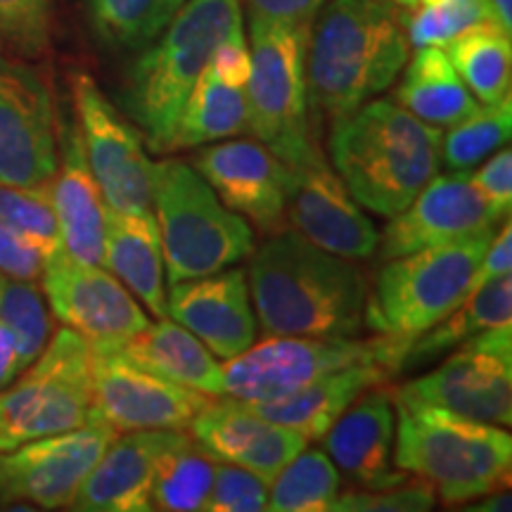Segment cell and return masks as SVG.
<instances>
[{
	"label": "cell",
	"instance_id": "39",
	"mask_svg": "<svg viewBox=\"0 0 512 512\" xmlns=\"http://www.w3.org/2000/svg\"><path fill=\"white\" fill-rule=\"evenodd\" d=\"M0 221L8 226L34 235V238L60 247V230L46 185H5L0 183Z\"/></svg>",
	"mask_w": 512,
	"mask_h": 512
},
{
	"label": "cell",
	"instance_id": "18",
	"mask_svg": "<svg viewBox=\"0 0 512 512\" xmlns=\"http://www.w3.org/2000/svg\"><path fill=\"white\" fill-rule=\"evenodd\" d=\"M216 197L264 233L283 230L292 169L259 140L226 138L207 145L192 159Z\"/></svg>",
	"mask_w": 512,
	"mask_h": 512
},
{
	"label": "cell",
	"instance_id": "7",
	"mask_svg": "<svg viewBox=\"0 0 512 512\" xmlns=\"http://www.w3.org/2000/svg\"><path fill=\"white\" fill-rule=\"evenodd\" d=\"M496 230L387 259L368 294V328L377 335L418 337L444 320L472 292V278Z\"/></svg>",
	"mask_w": 512,
	"mask_h": 512
},
{
	"label": "cell",
	"instance_id": "16",
	"mask_svg": "<svg viewBox=\"0 0 512 512\" xmlns=\"http://www.w3.org/2000/svg\"><path fill=\"white\" fill-rule=\"evenodd\" d=\"M91 373L93 418L110 422L117 432H185L211 401L219 399L140 368L119 349L93 351Z\"/></svg>",
	"mask_w": 512,
	"mask_h": 512
},
{
	"label": "cell",
	"instance_id": "8",
	"mask_svg": "<svg viewBox=\"0 0 512 512\" xmlns=\"http://www.w3.org/2000/svg\"><path fill=\"white\" fill-rule=\"evenodd\" d=\"M311 27L249 17L247 128L287 166L316 143L306 79Z\"/></svg>",
	"mask_w": 512,
	"mask_h": 512
},
{
	"label": "cell",
	"instance_id": "32",
	"mask_svg": "<svg viewBox=\"0 0 512 512\" xmlns=\"http://www.w3.org/2000/svg\"><path fill=\"white\" fill-rule=\"evenodd\" d=\"M185 3L188 0H86V10L102 46L143 50Z\"/></svg>",
	"mask_w": 512,
	"mask_h": 512
},
{
	"label": "cell",
	"instance_id": "20",
	"mask_svg": "<svg viewBox=\"0 0 512 512\" xmlns=\"http://www.w3.org/2000/svg\"><path fill=\"white\" fill-rule=\"evenodd\" d=\"M188 430L211 460L245 467L266 484L309 444L299 432L261 418L249 403L230 396L211 401Z\"/></svg>",
	"mask_w": 512,
	"mask_h": 512
},
{
	"label": "cell",
	"instance_id": "47",
	"mask_svg": "<svg viewBox=\"0 0 512 512\" xmlns=\"http://www.w3.org/2000/svg\"><path fill=\"white\" fill-rule=\"evenodd\" d=\"M484 501H482V505H470V508L467 510H479V512H491V510H496V512H508L510 510V494L508 491H494V494H489V496H482Z\"/></svg>",
	"mask_w": 512,
	"mask_h": 512
},
{
	"label": "cell",
	"instance_id": "33",
	"mask_svg": "<svg viewBox=\"0 0 512 512\" xmlns=\"http://www.w3.org/2000/svg\"><path fill=\"white\" fill-rule=\"evenodd\" d=\"M216 460H211L190 434L176 441L164 453L152 482V510L192 512L204 510L211 484H214Z\"/></svg>",
	"mask_w": 512,
	"mask_h": 512
},
{
	"label": "cell",
	"instance_id": "9",
	"mask_svg": "<svg viewBox=\"0 0 512 512\" xmlns=\"http://www.w3.org/2000/svg\"><path fill=\"white\" fill-rule=\"evenodd\" d=\"M413 337H283L268 339L228 358L223 370V396L245 403L287 396L320 377L356 363H377L403 373Z\"/></svg>",
	"mask_w": 512,
	"mask_h": 512
},
{
	"label": "cell",
	"instance_id": "29",
	"mask_svg": "<svg viewBox=\"0 0 512 512\" xmlns=\"http://www.w3.org/2000/svg\"><path fill=\"white\" fill-rule=\"evenodd\" d=\"M512 325V278L498 275L475 287L456 309L430 330L413 337L408 347L406 361H403V373L418 368L422 363L432 361L434 356L458 347L465 339L475 337L477 332L503 328Z\"/></svg>",
	"mask_w": 512,
	"mask_h": 512
},
{
	"label": "cell",
	"instance_id": "48",
	"mask_svg": "<svg viewBox=\"0 0 512 512\" xmlns=\"http://www.w3.org/2000/svg\"><path fill=\"white\" fill-rule=\"evenodd\" d=\"M498 19L508 31H512V0H491Z\"/></svg>",
	"mask_w": 512,
	"mask_h": 512
},
{
	"label": "cell",
	"instance_id": "1",
	"mask_svg": "<svg viewBox=\"0 0 512 512\" xmlns=\"http://www.w3.org/2000/svg\"><path fill=\"white\" fill-rule=\"evenodd\" d=\"M249 256V297L268 335L356 337L363 330L370 290L349 259L297 230H278Z\"/></svg>",
	"mask_w": 512,
	"mask_h": 512
},
{
	"label": "cell",
	"instance_id": "24",
	"mask_svg": "<svg viewBox=\"0 0 512 512\" xmlns=\"http://www.w3.org/2000/svg\"><path fill=\"white\" fill-rule=\"evenodd\" d=\"M323 439L332 463L356 486L389 489L411 479L392 465L394 401L382 384L358 396Z\"/></svg>",
	"mask_w": 512,
	"mask_h": 512
},
{
	"label": "cell",
	"instance_id": "41",
	"mask_svg": "<svg viewBox=\"0 0 512 512\" xmlns=\"http://www.w3.org/2000/svg\"><path fill=\"white\" fill-rule=\"evenodd\" d=\"M268 505V484L245 467L216 463L214 484L204 503L207 512H261Z\"/></svg>",
	"mask_w": 512,
	"mask_h": 512
},
{
	"label": "cell",
	"instance_id": "15",
	"mask_svg": "<svg viewBox=\"0 0 512 512\" xmlns=\"http://www.w3.org/2000/svg\"><path fill=\"white\" fill-rule=\"evenodd\" d=\"M57 171V114L29 60L0 53V183L46 185Z\"/></svg>",
	"mask_w": 512,
	"mask_h": 512
},
{
	"label": "cell",
	"instance_id": "3",
	"mask_svg": "<svg viewBox=\"0 0 512 512\" xmlns=\"http://www.w3.org/2000/svg\"><path fill=\"white\" fill-rule=\"evenodd\" d=\"M441 131L399 102L373 100L332 121L330 159L354 200L392 219L439 174Z\"/></svg>",
	"mask_w": 512,
	"mask_h": 512
},
{
	"label": "cell",
	"instance_id": "13",
	"mask_svg": "<svg viewBox=\"0 0 512 512\" xmlns=\"http://www.w3.org/2000/svg\"><path fill=\"white\" fill-rule=\"evenodd\" d=\"M117 437L119 432L110 422L91 418L76 430L0 451V503H31L43 510L69 508L83 479Z\"/></svg>",
	"mask_w": 512,
	"mask_h": 512
},
{
	"label": "cell",
	"instance_id": "12",
	"mask_svg": "<svg viewBox=\"0 0 512 512\" xmlns=\"http://www.w3.org/2000/svg\"><path fill=\"white\" fill-rule=\"evenodd\" d=\"M74 121L107 207L114 211L152 209V162L143 133L100 91L91 74H72Z\"/></svg>",
	"mask_w": 512,
	"mask_h": 512
},
{
	"label": "cell",
	"instance_id": "49",
	"mask_svg": "<svg viewBox=\"0 0 512 512\" xmlns=\"http://www.w3.org/2000/svg\"><path fill=\"white\" fill-rule=\"evenodd\" d=\"M394 3L403 10H411V8H415V5H418V0H394Z\"/></svg>",
	"mask_w": 512,
	"mask_h": 512
},
{
	"label": "cell",
	"instance_id": "37",
	"mask_svg": "<svg viewBox=\"0 0 512 512\" xmlns=\"http://www.w3.org/2000/svg\"><path fill=\"white\" fill-rule=\"evenodd\" d=\"M484 22H501L491 0H453L420 8L415 5L403 15V29L413 48H444L458 34Z\"/></svg>",
	"mask_w": 512,
	"mask_h": 512
},
{
	"label": "cell",
	"instance_id": "38",
	"mask_svg": "<svg viewBox=\"0 0 512 512\" xmlns=\"http://www.w3.org/2000/svg\"><path fill=\"white\" fill-rule=\"evenodd\" d=\"M53 36V0H0V53L38 60Z\"/></svg>",
	"mask_w": 512,
	"mask_h": 512
},
{
	"label": "cell",
	"instance_id": "31",
	"mask_svg": "<svg viewBox=\"0 0 512 512\" xmlns=\"http://www.w3.org/2000/svg\"><path fill=\"white\" fill-rule=\"evenodd\" d=\"M448 55L477 102L494 105L510 98L512 41L501 22H484L448 41Z\"/></svg>",
	"mask_w": 512,
	"mask_h": 512
},
{
	"label": "cell",
	"instance_id": "14",
	"mask_svg": "<svg viewBox=\"0 0 512 512\" xmlns=\"http://www.w3.org/2000/svg\"><path fill=\"white\" fill-rule=\"evenodd\" d=\"M41 287L53 316L93 351L124 347L150 325L138 299L107 268L72 259L62 249L43 268Z\"/></svg>",
	"mask_w": 512,
	"mask_h": 512
},
{
	"label": "cell",
	"instance_id": "4",
	"mask_svg": "<svg viewBox=\"0 0 512 512\" xmlns=\"http://www.w3.org/2000/svg\"><path fill=\"white\" fill-rule=\"evenodd\" d=\"M242 31V0H188L128 69L119 100L152 152H171L185 100L216 48Z\"/></svg>",
	"mask_w": 512,
	"mask_h": 512
},
{
	"label": "cell",
	"instance_id": "50",
	"mask_svg": "<svg viewBox=\"0 0 512 512\" xmlns=\"http://www.w3.org/2000/svg\"><path fill=\"white\" fill-rule=\"evenodd\" d=\"M422 5H434V3H453V0H418Z\"/></svg>",
	"mask_w": 512,
	"mask_h": 512
},
{
	"label": "cell",
	"instance_id": "34",
	"mask_svg": "<svg viewBox=\"0 0 512 512\" xmlns=\"http://www.w3.org/2000/svg\"><path fill=\"white\" fill-rule=\"evenodd\" d=\"M268 491L266 510L273 512H325L332 508L342 489V475L330 456L318 448L299 451Z\"/></svg>",
	"mask_w": 512,
	"mask_h": 512
},
{
	"label": "cell",
	"instance_id": "22",
	"mask_svg": "<svg viewBox=\"0 0 512 512\" xmlns=\"http://www.w3.org/2000/svg\"><path fill=\"white\" fill-rule=\"evenodd\" d=\"M50 197L60 230V249L72 259L102 266L107 202L95 181L74 119H57V171Z\"/></svg>",
	"mask_w": 512,
	"mask_h": 512
},
{
	"label": "cell",
	"instance_id": "6",
	"mask_svg": "<svg viewBox=\"0 0 512 512\" xmlns=\"http://www.w3.org/2000/svg\"><path fill=\"white\" fill-rule=\"evenodd\" d=\"M152 211L169 283L202 278L254 252V230L181 159L152 162Z\"/></svg>",
	"mask_w": 512,
	"mask_h": 512
},
{
	"label": "cell",
	"instance_id": "10",
	"mask_svg": "<svg viewBox=\"0 0 512 512\" xmlns=\"http://www.w3.org/2000/svg\"><path fill=\"white\" fill-rule=\"evenodd\" d=\"M93 351L74 330H57L46 349L0 389V451L76 430L93 418Z\"/></svg>",
	"mask_w": 512,
	"mask_h": 512
},
{
	"label": "cell",
	"instance_id": "40",
	"mask_svg": "<svg viewBox=\"0 0 512 512\" xmlns=\"http://www.w3.org/2000/svg\"><path fill=\"white\" fill-rule=\"evenodd\" d=\"M437 491L422 479H408L399 486L339 494L330 510L337 512H422L432 510Z\"/></svg>",
	"mask_w": 512,
	"mask_h": 512
},
{
	"label": "cell",
	"instance_id": "28",
	"mask_svg": "<svg viewBox=\"0 0 512 512\" xmlns=\"http://www.w3.org/2000/svg\"><path fill=\"white\" fill-rule=\"evenodd\" d=\"M396 102L425 124L448 128L477 110V98L441 48H418L396 88Z\"/></svg>",
	"mask_w": 512,
	"mask_h": 512
},
{
	"label": "cell",
	"instance_id": "44",
	"mask_svg": "<svg viewBox=\"0 0 512 512\" xmlns=\"http://www.w3.org/2000/svg\"><path fill=\"white\" fill-rule=\"evenodd\" d=\"M209 67L214 69V74L226 83L247 88L249 67H252V62H249V46H247L245 31L226 38V41L216 48V53L211 55Z\"/></svg>",
	"mask_w": 512,
	"mask_h": 512
},
{
	"label": "cell",
	"instance_id": "51",
	"mask_svg": "<svg viewBox=\"0 0 512 512\" xmlns=\"http://www.w3.org/2000/svg\"><path fill=\"white\" fill-rule=\"evenodd\" d=\"M3 280H5V278H3V275H0V285H3Z\"/></svg>",
	"mask_w": 512,
	"mask_h": 512
},
{
	"label": "cell",
	"instance_id": "23",
	"mask_svg": "<svg viewBox=\"0 0 512 512\" xmlns=\"http://www.w3.org/2000/svg\"><path fill=\"white\" fill-rule=\"evenodd\" d=\"M183 437L174 430H140L117 437L83 479L72 510L147 512L152 510V482L164 453Z\"/></svg>",
	"mask_w": 512,
	"mask_h": 512
},
{
	"label": "cell",
	"instance_id": "11",
	"mask_svg": "<svg viewBox=\"0 0 512 512\" xmlns=\"http://www.w3.org/2000/svg\"><path fill=\"white\" fill-rule=\"evenodd\" d=\"M394 394L477 422L510 427L512 325L465 339L437 370L401 384Z\"/></svg>",
	"mask_w": 512,
	"mask_h": 512
},
{
	"label": "cell",
	"instance_id": "25",
	"mask_svg": "<svg viewBox=\"0 0 512 512\" xmlns=\"http://www.w3.org/2000/svg\"><path fill=\"white\" fill-rule=\"evenodd\" d=\"M102 266L155 318H166L164 254L155 211L107 209Z\"/></svg>",
	"mask_w": 512,
	"mask_h": 512
},
{
	"label": "cell",
	"instance_id": "46",
	"mask_svg": "<svg viewBox=\"0 0 512 512\" xmlns=\"http://www.w3.org/2000/svg\"><path fill=\"white\" fill-rule=\"evenodd\" d=\"M24 370L17 339L8 325L0 320V389H5Z\"/></svg>",
	"mask_w": 512,
	"mask_h": 512
},
{
	"label": "cell",
	"instance_id": "43",
	"mask_svg": "<svg viewBox=\"0 0 512 512\" xmlns=\"http://www.w3.org/2000/svg\"><path fill=\"white\" fill-rule=\"evenodd\" d=\"M470 181L491 204L508 214L512 204V152L501 147L482 169L470 174Z\"/></svg>",
	"mask_w": 512,
	"mask_h": 512
},
{
	"label": "cell",
	"instance_id": "21",
	"mask_svg": "<svg viewBox=\"0 0 512 512\" xmlns=\"http://www.w3.org/2000/svg\"><path fill=\"white\" fill-rule=\"evenodd\" d=\"M166 313L226 361L252 347L256 339L247 273L240 268L174 283L166 294Z\"/></svg>",
	"mask_w": 512,
	"mask_h": 512
},
{
	"label": "cell",
	"instance_id": "17",
	"mask_svg": "<svg viewBox=\"0 0 512 512\" xmlns=\"http://www.w3.org/2000/svg\"><path fill=\"white\" fill-rule=\"evenodd\" d=\"M290 169L285 219L292 230L349 261L370 259L380 245V235L337 171H332L320 145L313 143Z\"/></svg>",
	"mask_w": 512,
	"mask_h": 512
},
{
	"label": "cell",
	"instance_id": "45",
	"mask_svg": "<svg viewBox=\"0 0 512 512\" xmlns=\"http://www.w3.org/2000/svg\"><path fill=\"white\" fill-rule=\"evenodd\" d=\"M249 17L287 24H313L328 0H245Z\"/></svg>",
	"mask_w": 512,
	"mask_h": 512
},
{
	"label": "cell",
	"instance_id": "42",
	"mask_svg": "<svg viewBox=\"0 0 512 512\" xmlns=\"http://www.w3.org/2000/svg\"><path fill=\"white\" fill-rule=\"evenodd\" d=\"M60 247L22 233V230L0 221V275L8 280L38 283L48 259Z\"/></svg>",
	"mask_w": 512,
	"mask_h": 512
},
{
	"label": "cell",
	"instance_id": "2",
	"mask_svg": "<svg viewBox=\"0 0 512 512\" xmlns=\"http://www.w3.org/2000/svg\"><path fill=\"white\" fill-rule=\"evenodd\" d=\"M313 22L309 105L330 121L387 91L406 67L408 38L394 0H328Z\"/></svg>",
	"mask_w": 512,
	"mask_h": 512
},
{
	"label": "cell",
	"instance_id": "19",
	"mask_svg": "<svg viewBox=\"0 0 512 512\" xmlns=\"http://www.w3.org/2000/svg\"><path fill=\"white\" fill-rule=\"evenodd\" d=\"M505 211L491 204L470 181V171L437 174L382 233V256L396 259L498 228Z\"/></svg>",
	"mask_w": 512,
	"mask_h": 512
},
{
	"label": "cell",
	"instance_id": "30",
	"mask_svg": "<svg viewBox=\"0 0 512 512\" xmlns=\"http://www.w3.org/2000/svg\"><path fill=\"white\" fill-rule=\"evenodd\" d=\"M247 131V88L219 79L207 64L185 100L171 152L235 138Z\"/></svg>",
	"mask_w": 512,
	"mask_h": 512
},
{
	"label": "cell",
	"instance_id": "26",
	"mask_svg": "<svg viewBox=\"0 0 512 512\" xmlns=\"http://www.w3.org/2000/svg\"><path fill=\"white\" fill-rule=\"evenodd\" d=\"M394 375V370L377 363H356L280 399L249 403V406L261 418L299 432L306 441H318L366 389L389 382Z\"/></svg>",
	"mask_w": 512,
	"mask_h": 512
},
{
	"label": "cell",
	"instance_id": "36",
	"mask_svg": "<svg viewBox=\"0 0 512 512\" xmlns=\"http://www.w3.org/2000/svg\"><path fill=\"white\" fill-rule=\"evenodd\" d=\"M0 320L15 335L24 368L46 349L53 337V311L38 283L5 278L0 285Z\"/></svg>",
	"mask_w": 512,
	"mask_h": 512
},
{
	"label": "cell",
	"instance_id": "5",
	"mask_svg": "<svg viewBox=\"0 0 512 512\" xmlns=\"http://www.w3.org/2000/svg\"><path fill=\"white\" fill-rule=\"evenodd\" d=\"M399 415L394 467L422 479L444 503H467L508 489L512 439L498 425L477 422L392 392Z\"/></svg>",
	"mask_w": 512,
	"mask_h": 512
},
{
	"label": "cell",
	"instance_id": "27",
	"mask_svg": "<svg viewBox=\"0 0 512 512\" xmlns=\"http://www.w3.org/2000/svg\"><path fill=\"white\" fill-rule=\"evenodd\" d=\"M119 351L140 368L152 370L166 380L209 396H223L221 363L176 320L157 318V323L150 320V325L128 339Z\"/></svg>",
	"mask_w": 512,
	"mask_h": 512
},
{
	"label": "cell",
	"instance_id": "35",
	"mask_svg": "<svg viewBox=\"0 0 512 512\" xmlns=\"http://www.w3.org/2000/svg\"><path fill=\"white\" fill-rule=\"evenodd\" d=\"M512 131V100L505 98L494 105H477V110L448 126L441 136V162L451 171H470L484 162L491 152L501 150Z\"/></svg>",
	"mask_w": 512,
	"mask_h": 512
}]
</instances>
